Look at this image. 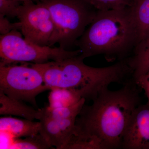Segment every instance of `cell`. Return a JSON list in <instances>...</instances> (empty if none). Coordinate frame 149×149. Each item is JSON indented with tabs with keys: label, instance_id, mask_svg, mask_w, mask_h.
Listing matches in <instances>:
<instances>
[{
	"label": "cell",
	"instance_id": "obj_20",
	"mask_svg": "<svg viewBox=\"0 0 149 149\" xmlns=\"http://www.w3.org/2000/svg\"><path fill=\"white\" fill-rule=\"evenodd\" d=\"M21 24L19 21L15 23H11L6 16L0 15V34L6 35L13 31L20 30Z\"/></svg>",
	"mask_w": 149,
	"mask_h": 149
},
{
	"label": "cell",
	"instance_id": "obj_17",
	"mask_svg": "<svg viewBox=\"0 0 149 149\" xmlns=\"http://www.w3.org/2000/svg\"><path fill=\"white\" fill-rule=\"evenodd\" d=\"M96 10H110L131 7L135 0H85Z\"/></svg>",
	"mask_w": 149,
	"mask_h": 149
},
{
	"label": "cell",
	"instance_id": "obj_1",
	"mask_svg": "<svg viewBox=\"0 0 149 149\" xmlns=\"http://www.w3.org/2000/svg\"><path fill=\"white\" fill-rule=\"evenodd\" d=\"M137 85L133 78L117 91H101L92 105H84L76 118L74 132L93 139L101 149H122L130 118L141 104Z\"/></svg>",
	"mask_w": 149,
	"mask_h": 149
},
{
	"label": "cell",
	"instance_id": "obj_9",
	"mask_svg": "<svg viewBox=\"0 0 149 149\" xmlns=\"http://www.w3.org/2000/svg\"><path fill=\"white\" fill-rule=\"evenodd\" d=\"M40 122L20 119L10 116L0 118V130L10 134L13 138L33 136L39 133Z\"/></svg>",
	"mask_w": 149,
	"mask_h": 149
},
{
	"label": "cell",
	"instance_id": "obj_7",
	"mask_svg": "<svg viewBox=\"0 0 149 149\" xmlns=\"http://www.w3.org/2000/svg\"><path fill=\"white\" fill-rule=\"evenodd\" d=\"M17 17L25 40L38 45L49 46L54 24L50 11L44 4L40 1L23 3Z\"/></svg>",
	"mask_w": 149,
	"mask_h": 149
},
{
	"label": "cell",
	"instance_id": "obj_21",
	"mask_svg": "<svg viewBox=\"0 0 149 149\" xmlns=\"http://www.w3.org/2000/svg\"><path fill=\"white\" fill-rule=\"evenodd\" d=\"M135 82L145 92L147 98V103L149 104V71L139 77Z\"/></svg>",
	"mask_w": 149,
	"mask_h": 149
},
{
	"label": "cell",
	"instance_id": "obj_2",
	"mask_svg": "<svg viewBox=\"0 0 149 149\" xmlns=\"http://www.w3.org/2000/svg\"><path fill=\"white\" fill-rule=\"evenodd\" d=\"M138 44L131 7L97 11L75 46L84 59L103 55L108 61L127 59Z\"/></svg>",
	"mask_w": 149,
	"mask_h": 149
},
{
	"label": "cell",
	"instance_id": "obj_13",
	"mask_svg": "<svg viewBox=\"0 0 149 149\" xmlns=\"http://www.w3.org/2000/svg\"><path fill=\"white\" fill-rule=\"evenodd\" d=\"M131 9L138 44L149 35V0H135Z\"/></svg>",
	"mask_w": 149,
	"mask_h": 149
},
{
	"label": "cell",
	"instance_id": "obj_18",
	"mask_svg": "<svg viewBox=\"0 0 149 149\" xmlns=\"http://www.w3.org/2000/svg\"><path fill=\"white\" fill-rule=\"evenodd\" d=\"M23 3L15 0H0V15L10 18L17 17L19 8Z\"/></svg>",
	"mask_w": 149,
	"mask_h": 149
},
{
	"label": "cell",
	"instance_id": "obj_10",
	"mask_svg": "<svg viewBox=\"0 0 149 149\" xmlns=\"http://www.w3.org/2000/svg\"><path fill=\"white\" fill-rule=\"evenodd\" d=\"M36 119L40 120L39 133L51 146L62 149L64 144L63 137L57 120L47 114L43 109L38 110Z\"/></svg>",
	"mask_w": 149,
	"mask_h": 149
},
{
	"label": "cell",
	"instance_id": "obj_8",
	"mask_svg": "<svg viewBox=\"0 0 149 149\" xmlns=\"http://www.w3.org/2000/svg\"><path fill=\"white\" fill-rule=\"evenodd\" d=\"M122 149H149V104L139 105L131 116Z\"/></svg>",
	"mask_w": 149,
	"mask_h": 149
},
{
	"label": "cell",
	"instance_id": "obj_5",
	"mask_svg": "<svg viewBox=\"0 0 149 149\" xmlns=\"http://www.w3.org/2000/svg\"><path fill=\"white\" fill-rule=\"evenodd\" d=\"M18 30L0 36L1 62L6 64L29 63L41 64L60 61L80 55L79 49L69 51L60 47L38 45L23 38Z\"/></svg>",
	"mask_w": 149,
	"mask_h": 149
},
{
	"label": "cell",
	"instance_id": "obj_14",
	"mask_svg": "<svg viewBox=\"0 0 149 149\" xmlns=\"http://www.w3.org/2000/svg\"><path fill=\"white\" fill-rule=\"evenodd\" d=\"M49 96V107L57 108L74 105L84 98L77 91L63 88L51 89Z\"/></svg>",
	"mask_w": 149,
	"mask_h": 149
},
{
	"label": "cell",
	"instance_id": "obj_22",
	"mask_svg": "<svg viewBox=\"0 0 149 149\" xmlns=\"http://www.w3.org/2000/svg\"><path fill=\"white\" fill-rule=\"evenodd\" d=\"M15 1H19L22 3L31 2L38 3L40 1V0H15Z\"/></svg>",
	"mask_w": 149,
	"mask_h": 149
},
{
	"label": "cell",
	"instance_id": "obj_12",
	"mask_svg": "<svg viewBox=\"0 0 149 149\" xmlns=\"http://www.w3.org/2000/svg\"><path fill=\"white\" fill-rule=\"evenodd\" d=\"M133 70V77L136 81L149 71V35L138 43L133 55L127 59Z\"/></svg>",
	"mask_w": 149,
	"mask_h": 149
},
{
	"label": "cell",
	"instance_id": "obj_6",
	"mask_svg": "<svg viewBox=\"0 0 149 149\" xmlns=\"http://www.w3.org/2000/svg\"><path fill=\"white\" fill-rule=\"evenodd\" d=\"M0 62V91L12 98L37 106L36 97L49 90L43 75L31 63Z\"/></svg>",
	"mask_w": 149,
	"mask_h": 149
},
{
	"label": "cell",
	"instance_id": "obj_11",
	"mask_svg": "<svg viewBox=\"0 0 149 149\" xmlns=\"http://www.w3.org/2000/svg\"><path fill=\"white\" fill-rule=\"evenodd\" d=\"M38 112L24 102L11 98L0 91V114L16 116L33 120L36 119Z\"/></svg>",
	"mask_w": 149,
	"mask_h": 149
},
{
	"label": "cell",
	"instance_id": "obj_15",
	"mask_svg": "<svg viewBox=\"0 0 149 149\" xmlns=\"http://www.w3.org/2000/svg\"><path fill=\"white\" fill-rule=\"evenodd\" d=\"M52 148L40 133L25 137L24 139L14 138L9 149H47Z\"/></svg>",
	"mask_w": 149,
	"mask_h": 149
},
{
	"label": "cell",
	"instance_id": "obj_19",
	"mask_svg": "<svg viewBox=\"0 0 149 149\" xmlns=\"http://www.w3.org/2000/svg\"><path fill=\"white\" fill-rule=\"evenodd\" d=\"M77 117V116H74L61 120H56L63 137L64 144L62 149H63L64 145L74 131Z\"/></svg>",
	"mask_w": 149,
	"mask_h": 149
},
{
	"label": "cell",
	"instance_id": "obj_4",
	"mask_svg": "<svg viewBox=\"0 0 149 149\" xmlns=\"http://www.w3.org/2000/svg\"><path fill=\"white\" fill-rule=\"evenodd\" d=\"M49 9L54 24L49 43H58L68 50L75 46L77 40L94 19L97 10L85 0H40Z\"/></svg>",
	"mask_w": 149,
	"mask_h": 149
},
{
	"label": "cell",
	"instance_id": "obj_16",
	"mask_svg": "<svg viewBox=\"0 0 149 149\" xmlns=\"http://www.w3.org/2000/svg\"><path fill=\"white\" fill-rule=\"evenodd\" d=\"M85 98H82L74 105L57 108H51L49 106L43 108L46 113L56 120L78 116L85 105Z\"/></svg>",
	"mask_w": 149,
	"mask_h": 149
},
{
	"label": "cell",
	"instance_id": "obj_3",
	"mask_svg": "<svg viewBox=\"0 0 149 149\" xmlns=\"http://www.w3.org/2000/svg\"><path fill=\"white\" fill-rule=\"evenodd\" d=\"M31 64L41 72L49 90L72 89L80 93L84 98L92 100L111 83L124 84L129 80L127 78L130 74H133L127 60L110 66L96 68L85 64L79 55L60 61Z\"/></svg>",
	"mask_w": 149,
	"mask_h": 149
}]
</instances>
